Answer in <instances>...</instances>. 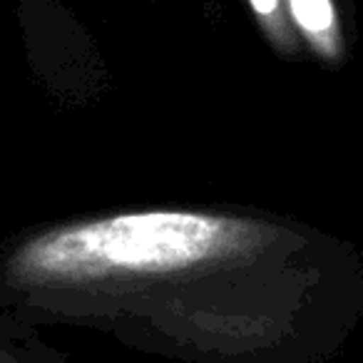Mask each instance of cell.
<instances>
[{
	"mask_svg": "<svg viewBox=\"0 0 363 363\" xmlns=\"http://www.w3.org/2000/svg\"><path fill=\"white\" fill-rule=\"evenodd\" d=\"M289 26L321 62H341L343 30L336 0H284Z\"/></svg>",
	"mask_w": 363,
	"mask_h": 363,
	"instance_id": "obj_2",
	"label": "cell"
},
{
	"mask_svg": "<svg viewBox=\"0 0 363 363\" xmlns=\"http://www.w3.org/2000/svg\"><path fill=\"white\" fill-rule=\"evenodd\" d=\"M306 237L264 219L150 209L75 219L18 239L0 259L8 296L75 318L137 323L174 343L204 336V311L257 358L279 341L291 303H303ZM209 333V331H207ZM212 338V336H209ZM204 356V351H199Z\"/></svg>",
	"mask_w": 363,
	"mask_h": 363,
	"instance_id": "obj_1",
	"label": "cell"
},
{
	"mask_svg": "<svg viewBox=\"0 0 363 363\" xmlns=\"http://www.w3.org/2000/svg\"><path fill=\"white\" fill-rule=\"evenodd\" d=\"M0 363H18V361H16L13 356H8V353L0 351Z\"/></svg>",
	"mask_w": 363,
	"mask_h": 363,
	"instance_id": "obj_4",
	"label": "cell"
},
{
	"mask_svg": "<svg viewBox=\"0 0 363 363\" xmlns=\"http://www.w3.org/2000/svg\"><path fill=\"white\" fill-rule=\"evenodd\" d=\"M252 8L254 18L262 26L264 35L269 38L274 48L284 55H291L296 50V38L289 26L286 11H284V0H247Z\"/></svg>",
	"mask_w": 363,
	"mask_h": 363,
	"instance_id": "obj_3",
	"label": "cell"
}]
</instances>
